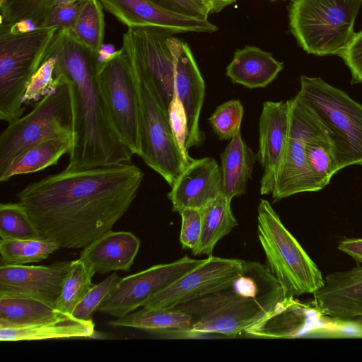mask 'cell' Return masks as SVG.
<instances>
[{
	"label": "cell",
	"instance_id": "cell-37",
	"mask_svg": "<svg viewBox=\"0 0 362 362\" xmlns=\"http://www.w3.org/2000/svg\"><path fill=\"white\" fill-rule=\"evenodd\" d=\"M120 279L117 272H114L99 284L93 285L76 305L71 315L83 320L92 319L93 315L98 310Z\"/></svg>",
	"mask_w": 362,
	"mask_h": 362
},
{
	"label": "cell",
	"instance_id": "cell-5",
	"mask_svg": "<svg viewBox=\"0 0 362 362\" xmlns=\"http://www.w3.org/2000/svg\"><path fill=\"white\" fill-rule=\"evenodd\" d=\"M59 29L0 24V119L11 122L23 115L28 83L45 59Z\"/></svg>",
	"mask_w": 362,
	"mask_h": 362
},
{
	"label": "cell",
	"instance_id": "cell-14",
	"mask_svg": "<svg viewBox=\"0 0 362 362\" xmlns=\"http://www.w3.org/2000/svg\"><path fill=\"white\" fill-rule=\"evenodd\" d=\"M329 318L313 302L285 297L257 323L243 333L262 339L321 338Z\"/></svg>",
	"mask_w": 362,
	"mask_h": 362
},
{
	"label": "cell",
	"instance_id": "cell-42",
	"mask_svg": "<svg viewBox=\"0 0 362 362\" xmlns=\"http://www.w3.org/2000/svg\"><path fill=\"white\" fill-rule=\"evenodd\" d=\"M339 57L351 71V83H362V30L355 34Z\"/></svg>",
	"mask_w": 362,
	"mask_h": 362
},
{
	"label": "cell",
	"instance_id": "cell-19",
	"mask_svg": "<svg viewBox=\"0 0 362 362\" xmlns=\"http://www.w3.org/2000/svg\"><path fill=\"white\" fill-rule=\"evenodd\" d=\"M223 192L221 167L212 157L194 159L180 174L167 197L172 209H202Z\"/></svg>",
	"mask_w": 362,
	"mask_h": 362
},
{
	"label": "cell",
	"instance_id": "cell-6",
	"mask_svg": "<svg viewBox=\"0 0 362 362\" xmlns=\"http://www.w3.org/2000/svg\"><path fill=\"white\" fill-rule=\"evenodd\" d=\"M257 235L266 267L281 284L285 297L313 293L323 285L321 271L266 199H261L257 206Z\"/></svg>",
	"mask_w": 362,
	"mask_h": 362
},
{
	"label": "cell",
	"instance_id": "cell-39",
	"mask_svg": "<svg viewBox=\"0 0 362 362\" xmlns=\"http://www.w3.org/2000/svg\"><path fill=\"white\" fill-rule=\"evenodd\" d=\"M168 115L175 140L188 165L194 160L186 147L187 139V120L184 106L177 94L168 107Z\"/></svg>",
	"mask_w": 362,
	"mask_h": 362
},
{
	"label": "cell",
	"instance_id": "cell-32",
	"mask_svg": "<svg viewBox=\"0 0 362 362\" xmlns=\"http://www.w3.org/2000/svg\"><path fill=\"white\" fill-rule=\"evenodd\" d=\"M0 238L1 239L45 238L25 208L19 202L0 204Z\"/></svg>",
	"mask_w": 362,
	"mask_h": 362
},
{
	"label": "cell",
	"instance_id": "cell-23",
	"mask_svg": "<svg viewBox=\"0 0 362 362\" xmlns=\"http://www.w3.org/2000/svg\"><path fill=\"white\" fill-rule=\"evenodd\" d=\"M284 68L272 53L255 46L237 49L226 67V75L233 83L249 88H265Z\"/></svg>",
	"mask_w": 362,
	"mask_h": 362
},
{
	"label": "cell",
	"instance_id": "cell-38",
	"mask_svg": "<svg viewBox=\"0 0 362 362\" xmlns=\"http://www.w3.org/2000/svg\"><path fill=\"white\" fill-rule=\"evenodd\" d=\"M79 8V0L72 4L47 7L37 28L71 30Z\"/></svg>",
	"mask_w": 362,
	"mask_h": 362
},
{
	"label": "cell",
	"instance_id": "cell-22",
	"mask_svg": "<svg viewBox=\"0 0 362 362\" xmlns=\"http://www.w3.org/2000/svg\"><path fill=\"white\" fill-rule=\"evenodd\" d=\"M92 320L59 315L34 323L0 326L1 341H38L95 337Z\"/></svg>",
	"mask_w": 362,
	"mask_h": 362
},
{
	"label": "cell",
	"instance_id": "cell-30",
	"mask_svg": "<svg viewBox=\"0 0 362 362\" xmlns=\"http://www.w3.org/2000/svg\"><path fill=\"white\" fill-rule=\"evenodd\" d=\"M79 1V11L71 31L79 42L99 52L104 44L105 22L103 7L100 0Z\"/></svg>",
	"mask_w": 362,
	"mask_h": 362
},
{
	"label": "cell",
	"instance_id": "cell-17",
	"mask_svg": "<svg viewBox=\"0 0 362 362\" xmlns=\"http://www.w3.org/2000/svg\"><path fill=\"white\" fill-rule=\"evenodd\" d=\"M289 100L265 101L259 120V150L257 160L264 172L260 193L272 194L276 175L284 160L289 136Z\"/></svg>",
	"mask_w": 362,
	"mask_h": 362
},
{
	"label": "cell",
	"instance_id": "cell-46",
	"mask_svg": "<svg viewBox=\"0 0 362 362\" xmlns=\"http://www.w3.org/2000/svg\"><path fill=\"white\" fill-rule=\"evenodd\" d=\"M7 0H0V5L3 4L4 2H6Z\"/></svg>",
	"mask_w": 362,
	"mask_h": 362
},
{
	"label": "cell",
	"instance_id": "cell-26",
	"mask_svg": "<svg viewBox=\"0 0 362 362\" xmlns=\"http://www.w3.org/2000/svg\"><path fill=\"white\" fill-rule=\"evenodd\" d=\"M71 138L50 139L40 143L16 156L0 174V182H7L18 175L29 174L57 165L64 154H69Z\"/></svg>",
	"mask_w": 362,
	"mask_h": 362
},
{
	"label": "cell",
	"instance_id": "cell-15",
	"mask_svg": "<svg viewBox=\"0 0 362 362\" xmlns=\"http://www.w3.org/2000/svg\"><path fill=\"white\" fill-rule=\"evenodd\" d=\"M70 264L0 265V298H30L55 308Z\"/></svg>",
	"mask_w": 362,
	"mask_h": 362
},
{
	"label": "cell",
	"instance_id": "cell-44",
	"mask_svg": "<svg viewBox=\"0 0 362 362\" xmlns=\"http://www.w3.org/2000/svg\"><path fill=\"white\" fill-rule=\"evenodd\" d=\"M209 8L210 13H218L237 0H203Z\"/></svg>",
	"mask_w": 362,
	"mask_h": 362
},
{
	"label": "cell",
	"instance_id": "cell-36",
	"mask_svg": "<svg viewBox=\"0 0 362 362\" xmlns=\"http://www.w3.org/2000/svg\"><path fill=\"white\" fill-rule=\"evenodd\" d=\"M56 62L55 57L47 52L45 60L28 83L23 98L24 105L37 103L56 90L59 83L54 74Z\"/></svg>",
	"mask_w": 362,
	"mask_h": 362
},
{
	"label": "cell",
	"instance_id": "cell-35",
	"mask_svg": "<svg viewBox=\"0 0 362 362\" xmlns=\"http://www.w3.org/2000/svg\"><path fill=\"white\" fill-rule=\"evenodd\" d=\"M244 109L239 100H231L216 107L209 118L213 132L221 140L231 139L241 132Z\"/></svg>",
	"mask_w": 362,
	"mask_h": 362
},
{
	"label": "cell",
	"instance_id": "cell-12",
	"mask_svg": "<svg viewBox=\"0 0 362 362\" xmlns=\"http://www.w3.org/2000/svg\"><path fill=\"white\" fill-rule=\"evenodd\" d=\"M245 266L243 259L208 256L201 264L147 299L141 307L146 310L174 308L223 289Z\"/></svg>",
	"mask_w": 362,
	"mask_h": 362
},
{
	"label": "cell",
	"instance_id": "cell-43",
	"mask_svg": "<svg viewBox=\"0 0 362 362\" xmlns=\"http://www.w3.org/2000/svg\"><path fill=\"white\" fill-rule=\"evenodd\" d=\"M337 248L357 263H362V238H344L339 242Z\"/></svg>",
	"mask_w": 362,
	"mask_h": 362
},
{
	"label": "cell",
	"instance_id": "cell-33",
	"mask_svg": "<svg viewBox=\"0 0 362 362\" xmlns=\"http://www.w3.org/2000/svg\"><path fill=\"white\" fill-rule=\"evenodd\" d=\"M305 152L311 171L325 187L332 176L339 171L326 132L309 138L305 144Z\"/></svg>",
	"mask_w": 362,
	"mask_h": 362
},
{
	"label": "cell",
	"instance_id": "cell-9",
	"mask_svg": "<svg viewBox=\"0 0 362 362\" xmlns=\"http://www.w3.org/2000/svg\"><path fill=\"white\" fill-rule=\"evenodd\" d=\"M54 92L39 100L26 115L8 122L0 135V174L23 151L43 141L73 138L69 85L55 76Z\"/></svg>",
	"mask_w": 362,
	"mask_h": 362
},
{
	"label": "cell",
	"instance_id": "cell-24",
	"mask_svg": "<svg viewBox=\"0 0 362 362\" xmlns=\"http://www.w3.org/2000/svg\"><path fill=\"white\" fill-rule=\"evenodd\" d=\"M108 325L144 330L159 337L177 333V336L189 338L193 320L191 315L177 308L150 310L142 308L123 317L110 320Z\"/></svg>",
	"mask_w": 362,
	"mask_h": 362
},
{
	"label": "cell",
	"instance_id": "cell-10",
	"mask_svg": "<svg viewBox=\"0 0 362 362\" xmlns=\"http://www.w3.org/2000/svg\"><path fill=\"white\" fill-rule=\"evenodd\" d=\"M98 79L115 127L134 155H142V132L137 88L121 48L99 63Z\"/></svg>",
	"mask_w": 362,
	"mask_h": 362
},
{
	"label": "cell",
	"instance_id": "cell-27",
	"mask_svg": "<svg viewBox=\"0 0 362 362\" xmlns=\"http://www.w3.org/2000/svg\"><path fill=\"white\" fill-rule=\"evenodd\" d=\"M202 231L199 244L194 255H212L218 242L238 225L231 209V200L222 192L200 209Z\"/></svg>",
	"mask_w": 362,
	"mask_h": 362
},
{
	"label": "cell",
	"instance_id": "cell-21",
	"mask_svg": "<svg viewBox=\"0 0 362 362\" xmlns=\"http://www.w3.org/2000/svg\"><path fill=\"white\" fill-rule=\"evenodd\" d=\"M140 245V240L132 233L111 230L83 247L80 258L88 262L96 273L128 272Z\"/></svg>",
	"mask_w": 362,
	"mask_h": 362
},
{
	"label": "cell",
	"instance_id": "cell-28",
	"mask_svg": "<svg viewBox=\"0 0 362 362\" xmlns=\"http://www.w3.org/2000/svg\"><path fill=\"white\" fill-rule=\"evenodd\" d=\"M95 273L93 268L80 257L71 261L55 310L71 315L76 305L94 285L92 279Z\"/></svg>",
	"mask_w": 362,
	"mask_h": 362
},
{
	"label": "cell",
	"instance_id": "cell-31",
	"mask_svg": "<svg viewBox=\"0 0 362 362\" xmlns=\"http://www.w3.org/2000/svg\"><path fill=\"white\" fill-rule=\"evenodd\" d=\"M60 313L40 301L23 298H0V326L34 323Z\"/></svg>",
	"mask_w": 362,
	"mask_h": 362
},
{
	"label": "cell",
	"instance_id": "cell-34",
	"mask_svg": "<svg viewBox=\"0 0 362 362\" xmlns=\"http://www.w3.org/2000/svg\"><path fill=\"white\" fill-rule=\"evenodd\" d=\"M49 0H7L0 5L1 24L23 25L30 22L37 28Z\"/></svg>",
	"mask_w": 362,
	"mask_h": 362
},
{
	"label": "cell",
	"instance_id": "cell-7",
	"mask_svg": "<svg viewBox=\"0 0 362 362\" xmlns=\"http://www.w3.org/2000/svg\"><path fill=\"white\" fill-rule=\"evenodd\" d=\"M362 0H293L291 32L309 54L340 56L355 35L354 21Z\"/></svg>",
	"mask_w": 362,
	"mask_h": 362
},
{
	"label": "cell",
	"instance_id": "cell-4",
	"mask_svg": "<svg viewBox=\"0 0 362 362\" xmlns=\"http://www.w3.org/2000/svg\"><path fill=\"white\" fill-rule=\"evenodd\" d=\"M297 99L328 135L337 168L362 165V105L320 77H300Z\"/></svg>",
	"mask_w": 362,
	"mask_h": 362
},
{
	"label": "cell",
	"instance_id": "cell-1",
	"mask_svg": "<svg viewBox=\"0 0 362 362\" xmlns=\"http://www.w3.org/2000/svg\"><path fill=\"white\" fill-rule=\"evenodd\" d=\"M144 177L131 161L65 168L28 184L16 197L45 238L60 247L83 248L124 215Z\"/></svg>",
	"mask_w": 362,
	"mask_h": 362
},
{
	"label": "cell",
	"instance_id": "cell-8",
	"mask_svg": "<svg viewBox=\"0 0 362 362\" xmlns=\"http://www.w3.org/2000/svg\"><path fill=\"white\" fill-rule=\"evenodd\" d=\"M127 59L139 97L143 151L141 158L171 187L188 163L175 140L168 110L156 85L138 62L129 57Z\"/></svg>",
	"mask_w": 362,
	"mask_h": 362
},
{
	"label": "cell",
	"instance_id": "cell-45",
	"mask_svg": "<svg viewBox=\"0 0 362 362\" xmlns=\"http://www.w3.org/2000/svg\"><path fill=\"white\" fill-rule=\"evenodd\" d=\"M77 1H78V0H49L47 7L72 4Z\"/></svg>",
	"mask_w": 362,
	"mask_h": 362
},
{
	"label": "cell",
	"instance_id": "cell-16",
	"mask_svg": "<svg viewBox=\"0 0 362 362\" xmlns=\"http://www.w3.org/2000/svg\"><path fill=\"white\" fill-rule=\"evenodd\" d=\"M174 63L175 92L187 116V150L202 144L205 136L199 127V117L205 96V83L189 45L170 34L167 39Z\"/></svg>",
	"mask_w": 362,
	"mask_h": 362
},
{
	"label": "cell",
	"instance_id": "cell-18",
	"mask_svg": "<svg viewBox=\"0 0 362 362\" xmlns=\"http://www.w3.org/2000/svg\"><path fill=\"white\" fill-rule=\"evenodd\" d=\"M104 9L127 28H154L171 34L214 33L218 27L199 19L162 8L148 0H100Z\"/></svg>",
	"mask_w": 362,
	"mask_h": 362
},
{
	"label": "cell",
	"instance_id": "cell-3",
	"mask_svg": "<svg viewBox=\"0 0 362 362\" xmlns=\"http://www.w3.org/2000/svg\"><path fill=\"white\" fill-rule=\"evenodd\" d=\"M284 298L268 292L256 276L243 272L228 287L176 308L192 315L191 337L232 338L260 321Z\"/></svg>",
	"mask_w": 362,
	"mask_h": 362
},
{
	"label": "cell",
	"instance_id": "cell-11",
	"mask_svg": "<svg viewBox=\"0 0 362 362\" xmlns=\"http://www.w3.org/2000/svg\"><path fill=\"white\" fill-rule=\"evenodd\" d=\"M289 136L272 193L274 202L300 192H316L324 188L308 165L305 144L309 138L325 130L296 96L289 100Z\"/></svg>",
	"mask_w": 362,
	"mask_h": 362
},
{
	"label": "cell",
	"instance_id": "cell-25",
	"mask_svg": "<svg viewBox=\"0 0 362 362\" xmlns=\"http://www.w3.org/2000/svg\"><path fill=\"white\" fill-rule=\"evenodd\" d=\"M221 160L223 193L232 201L245 193L257 154L243 141L240 132L230 139Z\"/></svg>",
	"mask_w": 362,
	"mask_h": 362
},
{
	"label": "cell",
	"instance_id": "cell-20",
	"mask_svg": "<svg viewBox=\"0 0 362 362\" xmlns=\"http://www.w3.org/2000/svg\"><path fill=\"white\" fill-rule=\"evenodd\" d=\"M313 294L314 303L327 316L341 320L362 317V266L358 263L327 274L323 285Z\"/></svg>",
	"mask_w": 362,
	"mask_h": 362
},
{
	"label": "cell",
	"instance_id": "cell-29",
	"mask_svg": "<svg viewBox=\"0 0 362 362\" xmlns=\"http://www.w3.org/2000/svg\"><path fill=\"white\" fill-rule=\"evenodd\" d=\"M46 239H0V265H23L39 262L59 249Z\"/></svg>",
	"mask_w": 362,
	"mask_h": 362
},
{
	"label": "cell",
	"instance_id": "cell-41",
	"mask_svg": "<svg viewBox=\"0 0 362 362\" xmlns=\"http://www.w3.org/2000/svg\"><path fill=\"white\" fill-rule=\"evenodd\" d=\"M153 4L181 15L208 19L209 8L203 0H148Z\"/></svg>",
	"mask_w": 362,
	"mask_h": 362
},
{
	"label": "cell",
	"instance_id": "cell-13",
	"mask_svg": "<svg viewBox=\"0 0 362 362\" xmlns=\"http://www.w3.org/2000/svg\"><path fill=\"white\" fill-rule=\"evenodd\" d=\"M204 261L183 257L121 278L98 311L120 318L141 307L150 297L170 286Z\"/></svg>",
	"mask_w": 362,
	"mask_h": 362
},
{
	"label": "cell",
	"instance_id": "cell-40",
	"mask_svg": "<svg viewBox=\"0 0 362 362\" xmlns=\"http://www.w3.org/2000/svg\"><path fill=\"white\" fill-rule=\"evenodd\" d=\"M182 223L180 241L183 248L194 252L198 247L202 231V217L201 211L195 209H185L179 213Z\"/></svg>",
	"mask_w": 362,
	"mask_h": 362
},
{
	"label": "cell",
	"instance_id": "cell-2",
	"mask_svg": "<svg viewBox=\"0 0 362 362\" xmlns=\"http://www.w3.org/2000/svg\"><path fill=\"white\" fill-rule=\"evenodd\" d=\"M47 53L56 58L54 74L69 85L72 147L68 170H83L132 161L120 138L98 79L99 52L79 42L71 30L59 29Z\"/></svg>",
	"mask_w": 362,
	"mask_h": 362
}]
</instances>
